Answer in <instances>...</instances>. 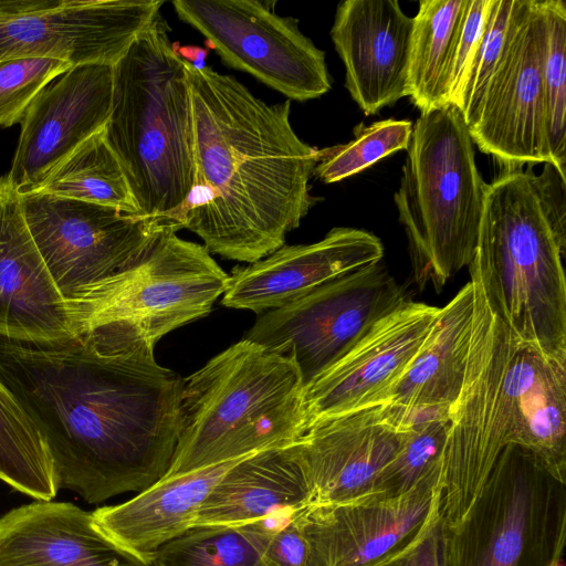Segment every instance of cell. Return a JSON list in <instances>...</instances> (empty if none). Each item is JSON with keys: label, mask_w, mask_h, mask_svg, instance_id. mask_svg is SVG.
<instances>
[{"label": "cell", "mask_w": 566, "mask_h": 566, "mask_svg": "<svg viewBox=\"0 0 566 566\" xmlns=\"http://www.w3.org/2000/svg\"><path fill=\"white\" fill-rule=\"evenodd\" d=\"M303 389L293 360L244 338L231 345L184 378L178 443L161 479L292 444L304 432Z\"/></svg>", "instance_id": "6"}, {"label": "cell", "mask_w": 566, "mask_h": 566, "mask_svg": "<svg viewBox=\"0 0 566 566\" xmlns=\"http://www.w3.org/2000/svg\"><path fill=\"white\" fill-rule=\"evenodd\" d=\"M180 20L199 31L235 70L254 76L289 99L305 102L331 90L325 54L298 21L255 0H175Z\"/></svg>", "instance_id": "12"}, {"label": "cell", "mask_w": 566, "mask_h": 566, "mask_svg": "<svg viewBox=\"0 0 566 566\" xmlns=\"http://www.w3.org/2000/svg\"><path fill=\"white\" fill-rule=\"evenodd\" d=\"M166 227L116 275L67 300L75 334L104 325L136 328L155 345L169 332L208 315L229 281L208 250Z\"/></svg>", "instance_id": "9"}, {"label": "cell", "mask_w": 566, "mask_h": 566, "mask_svg": "<svg viewBox=\"0 0 566 566\" xmlns=\"http://www.w3.org/2000/svg\"><path fill=\"white\" fill-rule=\"evenodd\" d=\"M184 62L196 181L172 219L209 253L256 262L283 247L319 200L310 190L318 149L294 132L290 99L268 104L235 77Z\"/></svg>", "instance_id": "2"}, {"label": "cell", "mask_w": 566, "mask_h": 566, "mask_svg": "<svg viewBox=\"0 0 566 566\" xmlns=\"http://www.w3.org/2000/svg\"><path fill=\"white\" fill-rule=\"evenodd\" d=\"M449 419L400 431L396 454L379 476L377 495L406 493L421 481L443 474V453Z\"/></svg>", "instance_id": "32"}, {"label": "cell", "mask_w": 566, "mask_h": 566, "mask_svg": "<svg viewBox=\"0 0 566 566\" xmlns=\"http://www.w3.org/2000/svg\"><path fill=\"white\" fill-rule=\"evenodd\" d=\"M67 303L25 224L18 195L0 178V337L55 342L75 336Z\"/></svg>", "instance_id": "21"}, {"label": "cell", "mask_w": 566, "mask_h": 566, "mask_svg": "<svg viewBox=\"0 0 566 566\" xmlns=\"http://www.w3.org/2000/svg\"><path fill=\"white\" fill-rule=\"evenodd\" d=\"M305 510L271 536L264 553L265 566H307L308 545L302 521Z\"/></svg>", "instance_id": "37"}, {"label": "cell", "mask_w": 566, "mask_h": 566, "mask_svg": "<svg viewBox=\"0 0 566 566\" xmlns=\"http://www.w3.org/2000/svg\"><path fill=\"white\" fill-rule=\"evenodd\" d=\"M469 270L474 310L464 380L450 409L443 453L444 526L464 517L507 444L528 446L553 395L545 356L518 342L490 310L478 273Z\"/></svg>", "instance_id": "4"}, {"label": "cell", "mask_w": 566, "mask_h": 566, "mask_svg": "<svg viewBox=\"0 0 566 566\" xmlns=\"http://www.w3.org/2000/svg\"><path fill=\"white\" fill-rule=\"evenodd\" d=\"M406 300L403 287L378 262L260 314L243 338L293 360L305 387Z\"/></svg>", "instance_id": "10"}, {"label": "cell", "mask_w": 566, "mask_h": 566, "mask_svg": "<svg viewBox=\"0 0 566 566\" xmlns=\"http://www.w3.org/2000/svg\"><path fill=\"white\" fill-rule=\"evenodd\" d=\"M468 128L500 165L549 163L538 0H516L503 55Z\"/></svg>", "instance_id": "14"}, {"label": "cell", "mask_w": 566, "mask_h": 566, "mask_svg": "<svg viewBox=\"0 0 566 566\" xmlns=\"http://www.w3.org/2000/svg\"><path fill=\"white\" fill-rule=\"evenodd\" d=\"M516 8V0H490L483 29L454 105L467 126L473 122L485 90L503 55Z\"/></svg>", "instance_id": "33"}, {"label": "cell", "mask_w": 566, "mask_h": 566, "mask_svg": "<svg viewBox=\"0 0 566 566\" xmlns=\"http://www.w3.org/2000/svg\"><path fill=\"white\" fill-rule=\"evenodd\" d=\"M18 199L31 238L65 301L132 265L166 227L176 226L42 191Z\"/></svg>", "instance_id": "11"}, {"label": "cell", "mask_w": 566, "mask_h": 566, "mask_svg": "<svg viewBox=\"0 0 566 566\" xmlns=\"http://www.w3.org/2000/svg\"><path fill=\"white\" fill-rule=\"evenodd\" d=\"M73 66L53 57L0 61V128L22 122L36 95Z\"/></svg>", "instance_id": "34"}, {"label": "cell", "mask_w": 566, "mask_h": 566, "mask_svg": "<svg viewBox=\"0 0 566 566\" xmlns=\"http://www.w3.org/2000/svg\"><path fill=\"white\" fill-rule=\"evenodd\" d=\"M242 458L160 479L128 501L96 509L94 522L118 546L151 563L160 546L192 527L210 491Z\"/></svg>", "instance_id": "23"}, {"label": "cell", "mask_w": 566, "mask_h": 566, "mask_svg": "<svg viewBox=\"0 0 566 566\" xmlns=\"http://www.w3.org/2000/svg\"><path fill=\"white\" fill-rule=\"evenodd\" d=\"M156 0H0V61L114 65L159 13Z\"/></svg>", "instance_id": "13"}, {"label": "cell", "mask_w": 566, "mask_h": 566, "mask_svg": "<svg viewBox=\"0 0 566 566\" xmlns=\"http://www.w3.org/2000/svg\"><path fill=\"white\" fill-rule=\"evenodd\" d=\"M0 480L36 501H52L59 490L42 433L1 380Z\"/></svg>", "instance_id": "27"}, {"label": "cell", "mask_w": 566, "mask_h": 566, "mask_svg": "<svg viewBox=\"0 0 566 566\" xmlns=\"http://www.w3.org/2000/svg\"><path fill=\"white\" fill-rule=\"evenodd\" d=\"M443 474L406 493L311 506L302 515L307 566H369L409 538L442 491Z\"/></svg>", "instance_id": "18"}, {"label": "cell", "mask_w": 566, "mask_h": 566, "mask_svg": "<svg viewBox=\"0 0 566 566\" xmlns=\"http://www.w3.org/2000/svg\"><path fill=\"white\" fill-rule=\"evenodd\" d=\"M113 96V65H74L28 107L11 169L18 195L36 191L84 142L105 128Z\"/></svg>", "instance_id": "15"}, {"label": "cell", "mask_w": 566, "mask_h": 566, "mask_svg": "<svg viewBox=\"0 0 566 566\" xmlns=\"http://www.w3.org/2000/svg\"><path fill=\"white\" fill-rule=\"evenodd\" d=\"M413 124L406 119H384L359 126L346 144L318 149L314 175L326 184L352 177L380 159L407 149Z\"/></svg>", "instance_id": "31"}, {"label": "cell", "mask_w": 566, "mask_h": 566, "mask_svg": "<svg viewBox=\"0 0 566 566\" xmlns=\"http://www.w3.org/2000/svg\"><path fill=\"white\" fill-rule=\"evenodd\" d=\"M473 145L453 105L420 113L413 124L394 198L421 289L440 291L473 259L488 185Z\"/></svg>", "instance_id": "7"}, {"label": "cell", "mask_w": 566, "mask_h": 566, "mask_svg": "<svg viewBox=\"0 0 566 566\" xmlns=\"http://www.w3.org/2000/svg\"><path fill=\"white\" fill-rule=\"evenodd\" d=\"M158 13L113 65L105 137L140 216L171 221L196 181L189 82L178 43Z\"/></svg>", "instance_id": "5"}, {"label": "cell", "mask_w": 566, "mask_h": 566, "mask_svg": "<svg viewBox=\"0 0 566 566\" xmlns=\"http://www.w3.org/2000/svg\"><path fill=\"white\" fill-rule=\"evenodd\" d=\"M36 191L140 216L124 169L105 132L84 142Z\"/></svg>", "instance_id": "28"}, {"label": "cell", "mask_w": 566, "mask_h": 566, "mask_svg": "<svg viewBox=\"0 0 566 566\" xmlns=\"http://www.w3.org/2000/svg\"><path fill=\"white\" fill-rule=\"evenodd\" d=\"M155 346L124 325L55 342L0 337V380L42 433L57 489L98 504L167 473L184 378L157 363Z\"/></svg>", "instance_id": "1"}, {"label": "cell", "mask_w": 566, "mask_h": 566, "mask_svg": "<svg viewBox=\"0 0 566 566\" xmlns=\"http://www.w3.org/2000/svg\"><path fill=\"white\" fill-rule=\"evenodd\" d=\"M490 0H469L451 62L449 105H455L480 39Z\"/></svg>", "instance_id": "36"}, {"label": "cell", "mask_w": 566, "mask_h": 566, "mask_svg": "<svg viewBox=\"0 0 566 566\" xmlns=\"http://www.w3.org/2000/svg\"><path fill=\"white\" fill-rule=\"evenodd\" d=\"M549 164L566 176V3L538 0Z\"/></svg>", "instance_id": "30"}, {"label": "cell", "mask_w": 566, "mask_h": 566, "mask_svg": "<svg viewBox=\"0 0 566 566\" xmlns=\"http://www.w3.org/2000/svg\"><path fill=\"white\" fill-rule=\"evenodd\" d=\"M566 484L507 444L464 517L443 525V566H563Z\"/></svg>", "instance_id": "8"}, {"label": "cell", "mask_w": 566, "mask_h": 566, "mask_svg": "<svg viewBox=\"0 0 566 566\" xmlns=\"http://www.w3.org/2000/svg\"><path fill=\"white\" fill-rule=\"evenodd\" d=\"M283 526L266 518L241 526H193L160 546L154 566H265L271 536Z\"/></svg>", "instance_id": "29"}, {"label": "cell", "mask_w": 566, "mask_h": 566, "mask_svg": "<svg viewBox=\"0 0 566 566\" xmlns=\"http://www.w3.org/2000/svg\"><path fill=\"white\" fill-rule=\"evenodd\" d=\"M177 51L181 59L190 65H192L193 67L202 69L206 66L205 60L209 53V50L196 45H178Z\"/></svg>", "instance_id": "38"}, {"label": "cell", "mask_w": 566, "mask_h": 566, "mask_svg": "<svg viewBox=\"0 0 566 566\" xmlns=\"http://www.w3.org/2000/svg\"><path fill=\"white\" fill-rule=\"evenodd\" d=\"M399 443L400 431L376 405L317 422L285 448L302 471L311 507L377 495Z\"/></svg>", "instance_id": "17"}, {"label": "cell", "mask_w": 566, "mask_h": 566, "mask_svg": "<svg viewBox=\"0 0 566 566\" xmlns=\"http://www.w3.org/2000/svg\"><path fill=\"white\" fill-rule=\"evenodd\" d=\"M413 19L396 0H345L331 38L345 66V86L365 115L408 97Z\"/></svg>", "instance_id": "20"}, {"label": "cell", "mask_w": 566, "mask_h": 566, "mask_svg": "<svg viewBox=\"0 0 566 566\" xmlns=\"http://www.w3.org/2000/svg\"><path fill=\"white\" fill-rule=\"evenodd\" d=\"M310 506L302 471L286 448L249 454L218 481L199 507L193 526H241Z\"/></svg>", "instance_id": "24"}, {"label": "cell", "mask_w": 566, "mask_h": 566, "mask_svg": "<svg viewBox=\"0 0 566 566\" xmlns=\"http://www.w3.org/2000/svg\"><path fill=\"white\" fill-rule=\"evenodd\" d=\"M533 166L501 165L486 185L469 266L513 335L566 365V176Z\"/></svg>", "instance_id": "3"}, {"label": "cell", "mask_w": 566, "mask_h": 566, "mask_svg": "<svg viewBox=\"0 0 566 566\" xmlns=\"http://www.w3.org/2000/svg\"><path fill=\"white\" fill-rule=\"evenodd\" d=\"M0 566H154L125 551L67 502L35 501L0 517Z\"/></svg>", "instance_id": "22"}, {"label": "cell", "mask_w": 566, "mask_h": 566, "mask_svg": "<svg viewBox=\"0 0 566 566\" xmlns=\"http://www.w3.org/2000/svg\"><path fill=\"white\" fill-rule=\"evenodd\" d=\"M439 308L406 300L307 384L303 389L304 431L317 422L376 406L415 357Z\"/></svg>", "instance_id": "16"}, {"label": "cell", "mask_w": 566, "mask_h": 566, "mask_svg": "<svg viewBox=\"0 0 566 566\" xmlns=\"http://www.w3.org/2000/svg\"><path fill=\"white\" fill-rule=\"evenodd\" d=\"M469 0H421L413 17L408 97L424 113L449 105L451 62Z\"/></svg>", "instance_id": "26"}, {"label": "cell", "mask_w": 566, "mask_h": 566, "mask_svg": "<svg viewBox=\"0 0 566 566\" xmlns=\"http://www.w3.org/2000/svg\"><path fill=\"white\" fill-rule=\"evenodd\" d=\"M441 493L421 526L402 544L369 566H443Z\"/></svg>", "instance_id": "35"}, {"label": "cell", "mask_w": 566, "mask_h": 566, "mask_svg": "<svg viewBox=\"0 0 566 566\" xmlns=\"http://www.w3.org/2000/svg\"><path fill=\"white\" fill-rule=\"evenodd\" d=\"M382 256L384 245L371 232L333 228L317 242L283 245L256 262L235 266L221 302L262 314L338 276L381 262Z\"/></svg>", "instance_id": "19"}, {"label": "cell", "mask_w": 566, "mask_h": 566, "mask_svg": "<svg viewBox=\"0 0 566 566\" xmlns=\"http://www.w3.org/2000/svg\"><path fill=\"white\" fill-rule=\"evenodd\" d=\"M473 310L474 286L470 281L439 308L415 357L377 405L452 407L464 380Z\"/></svg>", "instance_id": "25"}]
</instances>
